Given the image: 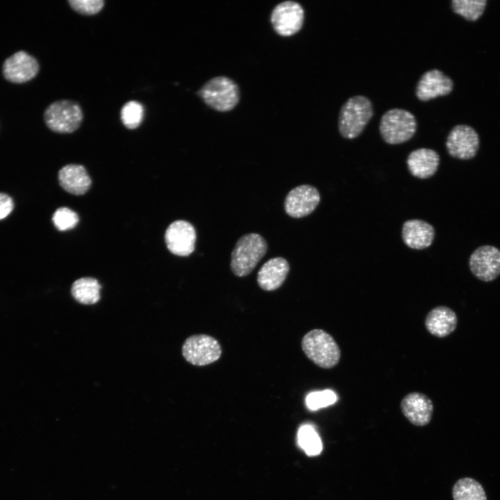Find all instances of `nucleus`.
<instances>
[{"label":"nucleus","instance_id":"nucleus-1","mask_svg":"<svg viewBox=\"0 0 500 500\" xmlns=\"http://www.w3.org/2000/svg\"><path fill=\"white\" fill-rule=\"evenodd\" d=\"M267 251V243L258 233H251L240 237L231 256V269L234 275L244 277L249 275Z\"/></svg>","mask_w":500,"mask_h":500},{"label":"nucleus","instance_id":"nucleus-2","mask_svg":"<svg viewBox=\"0 0 500 500\" xmlns=\"http://www.w3.org/2000/svg\"><path fill=\"white\" fill-rule=\"evenodd\" d=\"M301 345L306 357L321 368L332 369L340 362V347L324 330L315 328L308 331L303 337Z\"/></svg>","mask_w":500,"mask_h":500},{"label":"nucleus","instance_id":"nucleus-3","mask_svg":"<svg viewBox=\"0 0 500 500\" xmlns=\"http://www.w3.org/2000/svg\"><path fill=\"white\" fill-rule=\"evenodd\" d=\"M373 115L370 100L362 95L349 98L342 106L338 117V130L347 139L358 137Z\"/></svg>","mask_w":500,"mask_h":500},{"label":"nucleus","instance_id":"nucleus-4","mask_svg":"<svg viewBox=\"0 0 500 500\" xmlns=\"http://www.w3.org/2000/svg\"><path fill=\"white\" fill-rule=\"evenodd\" d=\"M197 93L207 106L219 112L233 110L240 101L238 85L226 76L210 79Z\"/></svg>","mask_w":500,"mask_h":500},{"label":"nucleus","instance_id":"nucleus-5","mask_svg":"<svg viewBox=\"0 0 500 500\" xmlns=\"http://www.w3.org/2000/svg\"><path fill=\"white\" fill-rule=\"evenodd\" d=\"M379 130L383 140L386 143L390 144L403 143L409 140L415 133L416 119L406 110L392 108L383 115Z\"/></svg>","mask_w":500,"mask_h":500},{"label":"nucleus","instance_id":"nucleus-6","mask_svg":"<svg viewBox=\"0 0 500 500\" xmlns=\"http://www.w3.org/2000/svg\"><path fill=\"white\" fill-rule=\"evenodd\" d=\"M83 119L80 105L62 99L51 103L45 110L44 119L47 127L56 133H70L77 130Z\"/></svg>","mask_w":500,"mask_h":500},{"label":"nucleus","instance_id":"nucleus-7","mask_svg":"<svg viewBox=\"0 0 500 500\" xmlns=\"http://www.w3.org/2000/svg\"><path fill=\"white\" fill-rule=\"evenodd\" d=\"M222 353L218 340L206 334L188 337L182 346L183 358L195 366H205L218 360Z\"/></svg>","mask_w":500,"mask_h":500},{"label":"nucleus","instance_id":"nucleus-8","mask_svg":"<svg viewBox=\"0 0 500 500\" xmlns=\"http://www.w3.org/2000/svg\"><path fill=\"white\" fill-rule=\"evenodd\" d=\"M270 21L279 35L291 36L301 30L304 21V10L299 3L285 1L274 7Z\"/></svg>","mask_w":500,"mask_h":500},{"label":"nucleus","instance_id":"nucleus-9","mask_svg":"<svg viewBox=\"0 0 500 500\" xmlns=\"http://www.w3.org/2000/svg\"><path fill=\"white\" fill-rule=\"evenodd\" d=\"M449 154L460 160L473 158L479 148V137L471 126L459 124L449 132L446 141Z\"/></svg>","mask_w":500,"mask_h":500},{"label":"nucleus","instance_id":"nucleus-10","mask_svg":"<svg viewBox=\"0 0 500 500\" xmlns=\"http://www.w3.org/2000/svg\"><path fill=\"white\" fill-rule=\"evenodd\" d=\"M472 274L484 282H490L500 274V250L494 246L482 245L474 250L469 259Z\"/></svg>","mask_w":500,"mask_h":500},{"label":"nucleus","instance_id":"nucleus-11","mask_svg":"<svg viewBox=\"0 0 500 500\" xmlns=\"http://www.w3.org/2000/svg\"><path fill=\"white\" fill-rule=\"evenodd\" d=\"M320 201L317 189L303 184L292 189L286 195L284 208L286 213L294 218H301L312 213Z\"/></svg>","mask_w":500,"mask_h":500},{"label":"nucleus","instance_id":"nucleus-12","mask_svg":"<svg viewBox=\"0 0 500 500\" xmlns=\"http://www.w3.org/2000/svg\"><path fill=\"white\" fill-rule=\"evenodd\" d=\"M196 238L194 227L184 220H176L171 223L165 235L168 249L178 256H188L194 251Z\"/></svg>","mask_w":500,"mask_h":500},{"label":"nucleus","instance_id":"nucleus-13","mask_svg":"<svg viewBox=\"0 0 500 500\" xmlns=\"http://www.w3.org/2000/svg\"><path fill=\"white\" fill-rule=\"evenodd\" d=\"M400 408L404 417L412 424L424 426L431 422L434 406L432 400L426 394L412 392L403 397Z\"/></svg>","mask_w":500,"mask_h":500},{"label":"nucleus","instance_id":"nucleus-14","mask_svg":"<svg viewBox=\"0 0 500 500\" xmlns=\"http://www.w3.org/2000/svg\"><path fill=\"white\" fill-rule=\"evenodd\" d=\"M3 74L9 81L24 83L34 78L39 71L37 60L24 51L15 52L5 60Z\"/></svg>","mask_w":500,"mask_h":500},{"label":"nucleus","instance_id":"nucleus-15","mask_svg":"<svg viewBox=\"0 0 500 500\" xmlns=\"http://www.w3.org/2000/svg\"><path fill=\"white\" fill-rule=\"evenodd\" d=\"M453 83L442 71L433 69L426 72L419 78L416 87V96L423 101L449 94Z\"/></svg>","mask_w":500,"mask_h":500},{"label":"nucleus","instance_id":"nucleus-16","mask_svg":"<svg viewBox=\"0 0 500 500\" xmlns=\"http://www.w3.org/2000/svg\"><path fill=\"white\" fill-rule=\"evenodd\" d=\"M290 265L286 259L275 257L265 262L257 274V282L261 289L274 291L278 289L286 279Z\"/></svg>","mask_w":500,"mask_h":500},{"label":"nucleus","instance_id":"nucleus-17","mask_svg":"<svg viewBox=\"0 0 500 500\" xmlns=\"http://www.w3.org/2000/svg\"><path fill=\"white\" fill-rule=\"evenodd\" d=\"M456 313L445 306H438L431 309L426 316L424 325L432 335L442 338L449 335L456 328Z\"/></svg>","mask_w":500,"mask_h":500},{"label":"nucleus","instance_id":"nucleus-18","mask_svg":"<svg viewBox=\"0 0 500 500\" xmlns=\"http://www.w3.org/2000/svg\"><path fill=\"white\" fill-rule=\"evenodd\" d=\"M401 236L406 246L421 250L431 246L435 230L431 224L424 220L410 219L403 223Z\"/></svg>","mask_w":500,"mask_h":500},{"label":"nucleus","instance_id":"nucleus-19","mask_svg":"<svg viewBox=\"0 0 500 500\" xmlns=\"http://www.w3.org/2000/svg\"><path fill=\"white\" fill-rule=\"evenodd\" d=\"M410 173L419 178L433 176L440 165V156L433 149L421 148L411 151L406 160Z\"/></svg>","mask_w":500,"mask_h":500},{"label":"nucleus","instance_id":"nucleus-20","mask_svg":"<svg viewBox=\"0 0 500 500\" xmlns=\"http://www.w3.org/2000/svg\"><path fill=\"white\" fill-rule=\"evenodd\" d=\"M58 181L65 191L75 195L85 194L92 183L85 167L76 164L62 167L58 172Z\"/></svg>","mask_w":500,"mask_h":500},{"label":"nucleus","instance_id":"nucleus-21","mask_svg":"<svg viewBox=\"0 0 500 500\" xmlns=\"http://www.w3.org/2000/svg\"><path fill=\"white\" fill-rule=\"evenodd\" d=\"M101 285L92 277H83L75 281L71 288L72 295L78 303L93 305L100 299Z\"/></svg>","mask_w":500,"mask_h":500},{"label":"nucleus","instance_id":"nucleus-22","mask_svg":"<svg viewBox=\"0 0 500 500\" xmlns=\"http://www.w3.org/2000/svg\"><path fill=\"white\" fill-rule=\"evenodd\" d=\"M452 496L453 500H487L481 483L469 477L460 478L455 483Z\"/></svg>","mask_w":500,"mask_h":500},{"label":"nucleus","instance_id":"nucleus-23","mask_svg":"<svg viewBox=\"0 0 500 500\" xmlns=\"http://www.w3.org/2000/svg\"><path fill=\"white\" fill-rule=\"evenodd\" d=\"M486 4V0H453L451 8L465 19L476 21L483 15Z\"/></svg>","mask_w":500,"mask_h":500},{"label":"nucleus","instance_id":"nucleus-24","mask_svg":"<svg viewBox=\"0 0 500 500\" xmlns=\"http://www.w3.org/2000/svg\"><path fill=\"white\" fill-rule=\"evenodd\" d=\"M298 443L308 456H316L322 450V443L315 428L310 425L301 426L297 434Z\"/></svg>","mask_w":500,"mask_h":500},{"label":"nucleus","instance_id":"nucleus-25","mask_svg":"<svg viewBox=\"0 0 500 500\" xmlns=\"http://www.w3.org/2000/svg\"><path fill=\"white\" fill-rule=\"evenodd\" d=\"M144 118L142 105L136 101L126 103L121 110V119L128 129H135L142 123Z\"/></svg>","mask_w":500,"mask_h":500},{"label":"nucleus","instance_id":"nucleus-26","mask_svg":"<svg viewBox=\"0 0 500 500\" xmlns=\"http://www.w3.org/2000/svg\"><path fill=\"white\" fill-rule=\"evenodd\" d=\"M52 221L58 230L65 231L72 229L76 226L78 216L69 208L60 207L54 212Z\"/></svg>","mask_w":500,"mask_h":500},{"label":"nucleus","instance_id":"nucleus-27","mask_svg":"<svg viewBox=\"0 0 500 500\" xmlns=\"http://www.w3.org/2000/svg\"><path fill=\"white\" fill-rule=\"evenodd\" d=\"M336 395L331 390H324L309 394L306 397L307 406L310 410H317L335 402Z\"/></svg>","mask_w":500,"mask_h":500},{"label":"nucleus","instance_id":"nucleus-28","mask_svg":"<svg viewBox=\"0 0 500 500\" xmlns=\"http://www.w3.org/2000/svg\"><path fill=\"white\" fill-rule=\"evenodd\" d=\"M68 3L76 12L93 15L102 10L105 2L103 0H69Z\"/></svg>","mask_w":500,"mask_h":500},{"label":"nucleus","instance_id":"nucleus-29","mask_svg":"<svg viewBox=\"0 0 500 500\" xmlns=\"http://www.w3.org/2000/svg\"><path fill=\"white\" fill-rule=\"evenodd\" d=\"M14 208L12 198L5 193L0 192V220L10 214Z\"/></svg>","mask_w":500,"mask_h":500}]
</instances>
